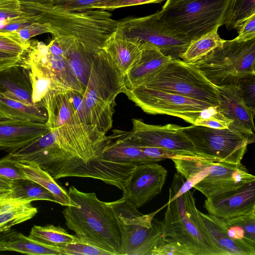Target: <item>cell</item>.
<instances>
[{
  "mask_svg": "<svg viewBox=\"0 0 255 255\" xmlns=\"http://www.w3.org/2000/svg\"><path fill=\"white\" fill-rule=\"evenodd\" d=\"M20 2L21 10L32 22L45 26L52 37L74 40L94 55L118 25L110 11L103 9L74 10L51 3Z\"/></svg>",
  "mask_w": 255,
  "mask_h": 255,
  "instance_id": "obj_1",
  "label": "cell"
},
{
  "mask_svg": "<svg viewBox=\"0 0 255 255\" xmlns=\"http://www.w3.org/2000/svg\"><path fill=\"white\" fill-rule=\"evenodd\" d=\"M67 192L77 205L66 206L62 211L67 227L80 241L120 255L121 230L109 203L100 200L94 192H83L74 186Z\"/></svg>",
  "mask_w": 255,
  "mask_h": 255,
  "instance_id": "obj_2",
  "label": "cell"
},
{
  "mask_svg": "<svg viewBox=\"0 0 255 255\" xmlns=\"http://www.w3.org/2000/svg\"><path fill=\"white\" fill-rule=\"evenodd\" d=\"M123 76L107 52L94 56L83 101L89 124L104 135L113 126L116 98L123 93Z\"/></svg>",
  "mask_w": 255,
  "mask_h": 255,
  "instance_id": "obj_3",
  "label": "cell"
},
{
  "mask_svg": "<svg viewBox=\"0 0 255 255\" xmlns=\"http://www.w3.org/2000/svg\"><path fill=\"white\" fill-rule=\"evenodd\" d=\"M166 206L162 221L166 237L182 244L193 255H224L196 207L193 192L187 191Z\"/></svg>",
  "mask_w": 255,
  "mask_h": 255,
  "instance_id": "obj_4",
  "label": "cell"
},
{
  "mask_svg": "<svg viewBox=\"0 0 255 255\" xmlns=\"http://www.w3.org/2000/svg\"><path fill=\"white\" fill-rule=\"evenodd\" d=\"M109 203L121 230L120 255H155L164 244L166 237L162 222L154 217L167 204L153 212L144 215L122 198Z\"/></svg>",
  "mask_w": 255,
  "mask_h": 255,
  "instance_id": "obj_5",
  "label": "cell"
},
{
  "mask_svg": "<svg viewBox=\"0 0 255 255\" xmlns=\"http://www.w3.org/2000/svg\"><path fill=\"white\" fill-rule=\"evenodd\" d=\"M255 38L243 42L235 38L191 63L213 85L222 86L236 85L240 78L255 75Z\"/></svg>",
  "mask_w": 255,
  "mask_h": 255,
  "instance_id": "obj_6",
  "label": "cell"
},
{
  "mask_svg": "<svg viewBox=\"0 0 255 255\" xmlns=\"http://www.w3.org/2000/svg\"><path fill=\"white\" fill-rule=\"evenodd\" d=\"M138 85L201 101L214 107L219 103L215 86L194 65L180 59H171Z\"/></svg>",
  "mask_w": 255,
  "mask_h": 255,
  "instance_id": "obj_7",
  "label": "cell"
},
{
  "mask_svg": "<svg viewBox=\"0 0 255 255\" xmlns=\"http://www.w3.org/2000/svg\"><path fill=\"white\" fill-rule=\"evenodd\" d=\"M230 0H193L159 11L167 27L191 41L222 25Z\"/></svg>",
  "mask_w": 255,
  "mask_h": 255,
  "instance_id": "obj_8",
  "label": "cell"
},
{
  "mask_svg": "<svg viewBox=\"0 0 255 255\" xmlns=\"http://www.w3.org/2000/svg\"><path fill=\"white\" fill-rule=\"evenodd\" d=\"M183 132L195 150L206 159L238 164L251 142L245 134L230 128L218 129L192 125Z\"/></svg>",
  "mask_w": 255,
  "mask_h": 255,
  "instance_id": "obj_9",
  "label": "cell"
},
{
  "mask_svg": "<svg viewBox=\"0 0 255 255\" xmlns=\"http://www.w3.org/2000/svg\"><path fill=\"white\" fill-rule=\"evenodd\" d=\"M123 93L146 113L176 117L191 125H194L202 111L213 106L201 101L141 85Z\"/></svg>",
  "mask_w": 255,
  "mask_h": 255,
  "instance_id": "obj_10",
  "label": "cell"
},
{
  "mask_svg": "<svg viewBox=\"0 0 255 255\" xmlns=\"http://www.w3.org/2000/svg\"><path fill=\"white\" fill-rule=\"evenodd\" d=\"M118 26L126 37L153 44L172 59H181L191 42L173 33L161 19L159 11L145 16L126 17L118 20Z\"/></svg>",
  "mask_w": 255,
  "mask_h": 255,
  "instance_id": "obj_11",
  "label": "cell"
},
{
  "mask_svg": "<svg viewBox=\"0 0 255 255\" xmlns=\"http://www.w3.org/2000/svg\"><path fill=\"white\" fill-rule=\"evenodd\" d=\"M24 62L40 70L50 80L52 88L84 93V87L73 73L61 49L53 38L48 45L31 41L30 46L24 56Z\"/></svg>",
  "mask_w": 255,
  "mask_h": 255,
  "instance_id": "obj_12",
  "label": "cell"
},
{
  "mask_svg": "<svg viewBox=\"0 0 255 255\" xmlns=\"http://www.w3.org/2000/svg\"><path fill=\"white\" fill-rule=\"evenodd\" d=\"M132 123L128 137L136 144L165 148L183 152L194 158L206 159L195 150L192 142L183 132V127L180 126L149 125L136 119H132Z\"/></svg>",
  "mask_w": 255,
  "mask_h": 255,
  "instance_id": "obj_13",
  "label": "cell"
},
{
  "mask_svg": "<svg viewBox=\"0 0 255 255\" xmlns=\"http://www.w3.org/2000/svg\"><path fill=\"white\" fill-rule=\"evenodd\" d=\"M207 171L206 176L193 186L206 198L255 182V176L250 174L241 163L234 164L208 160Z\"/></svg>",
  "mask_w": 255,
  "mask_h": 255,
  "instance_id": "obj_14",
  "label": "cell"
},
{
  "mask_svg": "<svg viewBox=\"0 0 255 255\" xmlns=\"http://www.w3.org/2000/svg\"><path fill=\"white\" fill-rule=\"evenodd\" d=\"M167 171L156 162L136 165L123 190L122 198L138 208L160 193Z\"/></svg>",
  "mask_w": 255,
  "mask_h": 255,
  "instance_id": "obj_15",
  "label": "cell"
},
{
  "mask_svg": "<svg viewBox=\"0 0 255 255\" xmlns=\"http://www.w3.org/2000/svg\"><path fill=\"white\" fill-rule=\"evenodd\" d=\"M215 87L219 101L217 110L232 121L229 128L245 134L251 143L254 142L255 112L245 104L238 86L230 84Z\"/></svg>",
  "mask_w": 255,
  "mask_h": 255,
  "instance_id": "obj_16",
  "label": "cell"
},
{
  "mask_svg": "<svg viewBox=\"0 0 255 255\" xmlns=\"http://www.w3.org/2000/svg\"><path fill=\"white\" fill-rule=\"evenodd\" d=\"M204 207L208 214L223 219L255 211V182L206 198Z\"/></svg>",
  "mask_w": 255,
  "mask_h": 255,
  "instance_id": "obj_17",
  "label": "cell"
},
{
  "mask_svg": "<svg viewBox=\"0 0 255 255\" xmlns=\"http://www.w3.org/2000/svg\"><path fill=\"white\" fill-rule=\"evenodd\" d=\"M102 156L110 161L135 166L154 162L143 153L139 145L129 139L128 131L118 129L114 130L108 136Z\"/></svg>",
  "mask_w": 255,
  "mask_h": 255,
  "instance_id": "obj_18",
  "label": "cell"
},
{
  "mask_svg": "<svg viewBox=\"0 0 255 255\" xmlns=\"http://www.w3.org/2000/svg\"><path fill=\"white\" fill-rule=\"evenodd\" d=\"M143 43L138 39L126 37L118 26L103 49L110 56L124 76L140 58Z\"/></svg>",
  "mask_w": 255,
  "mask_h": 255,
  "instance_id": "obj_19",
  "label": "cell"
},
{
  "mask_svg": "<svg viewBox=\"0 0 255 255\" xmlns=\"http://www.w3.org/2000/svg\"><path fill=\"white\" fill-rule=\"evenodd\" d=\"M171 59L154 45L143 42L140 58L123 76L124 92L140 84Z\"/></svg>",
  "mask_w": 255,
  "mask_h": 255,
  "instance_id": "obj_20",
  "label": "cell"
},
{
  "mask_svg": "<svg viewBox=\"0 0 255 255\" xmlns=\"http://www.w3.org/2000/svg\"><path fill=\"white\" fill-rule=\"evenodd\" d=\"M32 85L27 65L13 66L0 71V93L5 97L34 105Z\"/></svg>",
  "mask_w": 255,
  "mask_h": 255,
  "instance_id": "obj_21",
  "label": "cell"
},
{
  "mask_svg": "<svg viewBox=\"0 0 255 255\" xmlns=\"http://www.w3.org/2000/svg\"><path fill=\"white\" fill-rule=\"evenodd\" d=\"M49 131L45 124L20 122L0 123V148L11 151L35 140Z\"/></svg>",
  "mask_w": 255,
  "mask_h": 255,
  "instance_id": "obj_22",
  "label": "cell"
},
{
  "mask_svg": "<svg viewBox=\"0 0 255 255\" xmlns=\"http://www.w3.org/2000/svg\"><path fill=\"white\" fill-rule=\"evenodd\" d=\"M205 226L224 255H255V247L248 243L230 238L223 219L200 211Z\"/></svg>",
  "mask_w": 255,
  "mask_h": 255,
  "instance_id": "obj_23",
  "label": "cell"
},
{
  "mask_svg": "<svg viewBox=\"0 0 255 255\" xmlns=\"http://www.w3.org/2000/svg\"><path fill=\"white\" fill-rule=\"evenodd\" d=\"M0 238V251H13L34 255H61L59 247L13 232Z\"/></svg>",
  "mask_w": 255,
  "mask_h": 255,
  "instance_id": "obj_24",
  "label": "cell"
},
{
  "mask_svg": "<svg viewBox=\"0 0 255 255\" xmlns=\"http://www.w3.org/2000/svg\"><path fill=\"white\" fill-rule=\"evenodd\" d=\"M16 164L28 179L37 183L52 193L57 203L66 207L77 206L72 201L68 192L60 186L48 172L37 164L21 160H16Z\"/></svg>",
  "mask_w": 255,
  "mask_h": 255,
  "instance_id": "obj_25",
  "label": "cell"
},
{
  "mask_svg": "<svg viewBox=\"0 0 255 255\" xmlns=\"http://www.w3.org/2000/svg\"><path fill=\"white\" fill-rule=\"evenodd\" d=\"M0 108L3 113L14 121L46 124L47 113L41 104L29 105L4 97L0 93Z\"/></svg>",
  "mask_w": 255,
  "mask_h": 255,
  "instance_id": "obj_26",
  "label": "cell"
},
{
  "mask_svg": "<svg viewBox=\"0 0 255 255\" xmlns=\"http://www.w3.org/2000/svg\"><path fill=\"white\" fill-rule=\"evenodd\" d=\"M218 28L191 41L181 59L187 63H194L207 56L215 49L221 47L226 40L220 37Z\"/></svg>",
  "mask_w": 255,
  "mask_h": 255,
  "instance_id": "obj_27",
  "label": "cell"
},
{
  "mask_svg": "<svg viewBox=\"0 0 255 255\" xmlns=\"http://www.w3.org/2000/svg\"><path fill=\"white\" fill-rule=\"evenodd\" d=\"M9 195L14 198L26 201L47 200L57 203L54 195L37 183L29 179L13 181Z\"/></svg>",
  "mask_w": 255,
  "mask_h": 255,
  "instance_id": "obj_28",
  "label": "cell"
},
{
  "mask_svg": "<svg viewBox=\"0 0 255 255\" xmlns=\"http://www.w3.org/2000/svg\"><path fill=\"white\" fill-rule=\"evenodd\" d=\"M255 14V0H230L225 11L222 25L228 30L238 31L244 22Z\"/></svg>",
  "mask_w": 255,
  "mask_h": 255,
  "instance_id": "obj_29",
  "label": "cell"
},
{
  "mask_svg": "<svg viewBox=\"0 0 255 255\" xmlns=\"http://www.w3.org/2000/svg\"><path fill=\"white\" fill-rule=\"evenodd\" d=\"M28 237L59 247L74 242L78 239L75 235L69 234L60 226L53 225L44 226L34 225L31 228Z\"/></svg>",
  "mask_w": 255,
  "mask_h": 255,
  "instance_id": "obj_30",
  "label": "cell"
},
{
  "mask_svg": "<svg viewBox=\"0 0 255 255\" xmlns=\"http://www.w3.org/2000/svg\"><path fill=\"white\" fill-rule=\"evenodd\" d=\"M37 213V209L31 202L5 211L0 214V233L9 231L12 226L31 219Z\"/></svg>",
  "mask_w": 255,
  "mask_h": 255,
  "instance_id": "obj_31",
  "label": "cell"
},
{
  "mask_svg": "<svg viewBox=\"0 0 255 255\" xmlns=\"http://www.w3.org/2000/svg\"><path fill=\"white\" fill-rule=\"evenodd\" d=\"M28 22L30 17L21 10L19 0H0V30L10 23Z\"/></svg>",
  "mask_w": 255,
  "mask_h": 255,
  "instance_id": "obj_32",
  "label": "cell"
},
{
  "mask_svg": "<svg viewBox=\"0 0 255 255\" xmlns=\"http://www.w3.org/2000/svg\"><path fill=\"white\" fill-rule=\"evenodd\" d=\"M31 45V41L22 40L15 31L0 30V51L23 56Z\"/></svg>",
  "mask_w": 255,
  "mask_h": 255,
  "instance_id": "obj_33",
  "label": "cell"
},
{
  "mask_svg": "<svg viewBox=\"0 0 255 255\" xmlns=\"http://www.w3.org/2000/svg\"><path fill=\"white\" fill-rule=\"evenodd\" d=\"M32 85V101L33 104H41V101L50 88V80L34 66L27 65Z\"/></svg>",
  "mask_w": 255,
  "mask_h": 255,
  "instance_id": "obj_34",
  "label": "cell"
},
{
  "mask_svg": "<svg viewBox=\"0 0 255 255\" xmlns=\"http://www.w3.org/2000/svg\"><path fill=\"white\" fill-rule=\"evenodd\" d=\"M216 107L211 106L201 112L194 125L213 128H227L232 121L218 111Z\"/></svg>",
  "mask_w": 255,
  "mask_h": 255,
  "instance_id": "obj_35",
  "label": "cell"
},
{
  "mask_svg": "<svg viewBox=\"0 0 255 255\" xmlns=\"http://www.w3.org/2000/svg\"><path fill=\"white\" fill-rule=\"evenodd\" d=\"M62 255H113L104 249L83 242L78 239L74 242L59 247Z\"/></svg>",
  "mask_w": 255,
  "mask_h": 255,
  "instance_id": "obj_36",
  "label": "cell"
},
{
  "mask_svg": "<svg viewBox=\"0 0 255 255\" xmlns=\"http://www.w3.org/2000/svg\"><path fill=\"white\" fill-rule=\"evenodd\" d=\"M223 220L227 224L241 227L249 241L255 246V211Z\"/></svg>",
  "mask_w": 255,
  "mask_h": 255,
  "instance_id": "obj_37",
  "label": "cell"
},
{
  "mask_svg": "<svg viewBox=\"0 0 255 255\" xmlns=\"http://www.w3.org/2000/svg\"><path fill=\"white\" fill-rule=\"evenodd\" d=\"M238 86L243 100L254 112H255V75H248L240 78Z\"/></svg>",
  "mask_w": 255,
  "mask_h": 255,
  "instance_id": "obj_38",
  "label": "cell"
},
{
  "mask_svg": "<svg viewBox=\"0 0 255 255\" xmlns=\"http://www.w3.org/2000/svg\"><path fill=\"white\" fill-rule=\"evenodd\" d=\"M0 176L11 180L28 179L9 153L0 159Z\"/></svg>",
  "mask_w": 255,
  "mask_h": 255,
  "instance_id": "obj_39",
  "label": "cell"
},
{
  "mask_svg": "<svg viewBox=\"0 0 255 255\" xmlns=\"http://www.w3.org/2000/svg\"><path fill=\"white\" fill-rule=\"evenodd\" d=\"M114 0H54L50 3L70 10H81L93 8Z\"/></svg>",
  "mask_w": 255,
  "mask_h": 255,
  "instance_id": "obj_40",
  "label": "cell"
},
{
  "mask_svg": "<svg viewBox=\"0 0 255 255\" xmlns=\"http://www.w3.org/2000/svg\"><path fill=\"white\" fill-rule=\"evenodd\" d=\"M155 255H193L185 246L166 237L164 244L157 251Z\"/></svg>",
  "mask_w": 255,
  "mask_h": 255,
  "instance_id": "obj_41",
  "label": "cell"
},
{
  "mask_svg": "<svg viewBox=\"0 0 255 255\" xmlns=\"http://www.w3.org/2000/svg\"><path fill=\"white\" fill-rule=\"evenodd\" d=\"M165 0H115L105 4L98 5L93 8H100L108 11L140 4L160 3Z\"/></svg>",
  "mask_w": 255,
  "mask_h": 255,
  "instance_id": "obj_42",
  "label": "cell"
},
{
  "mask_svg": "<svg viewBox=\"0 0 255 255\" xmlns=\"http://www.w3.org/2000/svg\"><path fill=\"white\" fill-rule=\"evenodd\" d=\"M15 32L22 40L28 41L35 36L45 33H49V30L43 24L34 22L25 27L15 31Z\"/></svg>",
  "mask_w": 255,
  "mask_h": 255,
  "instance_id": "obj_43",
  "label": "cell"
},
{
  "mask_svg": "<svg viewBox=\"0 0 255 255\" xmlns=\"http://www.w3.org/2000/svg\"><path fill=\"white\" fill-rule=\"evenodd\" d=\"M238 33L235 39L239 42L246 41L255 38V14L244 22Z\"/></svg>",
  "mask_w": 255,
  "mask_h": 255,
  "instance_id": "obj_44",
  "label": "cell"
},
{
  "mask_svg": "<svg viewBox=\"0 0 255 255\" xmlns=\"http://www.w3.org/2000/svg\"><path fill=\"white\" fill-rule=\"evenodd\" d=\"M23 63V56L0 51V71Z\"/></svg>",
  "mask_w": 255,
  "mask_h": 255,
  "instance_id": "obj_45",
  "label": "cell"
},
{
  "mask_svg": "<svg viewBox=\"0 0 255 255\" xmlns=\"http://www.w3.org/2000/svg\"><path fill=\"white\" fill-rule=\"evenodd\" d=\"M29 202L31 201L12 198L9 195L8 192L0 195V214L6 210Z\"/></svg>",
  "mask_w": 255,
  "mask_h": 255,
  "instance_id": "obj_46",
  "label": "cell"
},
{
  "mask_svg": "<svg viewBox=\"0 0 255 255\" xmlns=\"http://www.w3.org/2000/svg\"><path fill=\"white\" fill-rule=\"evenodd\" d=\"M13 181L0 176V195L11 190Z\"/></svg>",
  "mask_w": 255,
  "mask_h": 255,
  "instance_id": "obj_47",
  "label": "cell"
},
{
  "mask_svg": "<svg viewBox=\"0 0 255 255\" xmlns=\"http://www.w3.org/2000/svg\"><path fill=\"white\" fill-rule=\"evenodd\" d=\"M193 0H166L162 9H166L183 4Z\"/></svg>",
  "mask_w": 255,
  "mask_h": 255,
  "instance_id": "obj_48",
  "label": "cell"
},
{
  "mask_svg": "<svg viewBox=\"0 0 255 255\" xmlns=\"http://www.w3.org/2000/svg\"><path fill=\"white\" fill-rule=\"evenodd\" d=\"M18 122L13 120L6 115H5L2 111L0 108V123H6V122Z\"/></svg>",
  "mask_w": 255,
  "mask_h": 255,
  "instance_id": "obj_49",
  "label": "cell"
},
{
  "mask_svg": "<svg viewBox=\"0 0 255 255\" xmlns=\"http://www.w3.org/2000/svg\"><path fill=\"white\" fill-rule=\"evenodd\" d=\"M20 1L33 2L39 3H46L52 2L54 0H19Z\"/></svg>",
  "mask_w": 255,
  "mask_h": 255,
  "instance_id": "obj_50",
  "label": "cell"
}]
</instances>
